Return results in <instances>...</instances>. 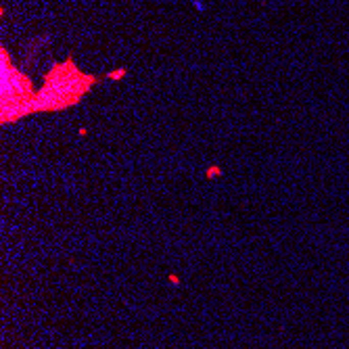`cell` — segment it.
I'll use <instances>...</instances> for the list:
<instances>
[{
	"label": "cell",
	"mask_w": 349,
	"mask_h": 349,
	"mask_svg": "<svg viewBox=\"0 0 349 349\" xmlns=\"http://www.w3.org/2000/svg\"><path fill=\"white\" fill-rule=\"evenodd\" d=\"M92 80L86 78L80 71H71V65H59V67L48 76V84H44V90L40 96L34 98L32 111H55V109L67 107L76 103L88 88Z\"/></svg>",
	"instance_id": "1"
}]
</instances>
